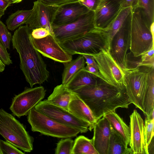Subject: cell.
Returning <instances> with one entry per match:
<instances>
[{"instance_id": "f546056e", "label": "cell", "mask_w": 154, "mask_h": 154, "mask_svg": "<svg viewBox=\"0 0 154 154\" xmlns=\"http://www.w3.org/2000/svg\"><path fill=\"white\" fill-rule=\"evenodd\" d=\"M74 141L71 138L62 139L57 143L55 154H71Z\"/></svg>"}, {"instance_id": "ffe728a7", "label": "cell", "mask_w": 154, "mask_h": 154, "mask_svg": "<svg viewBox=\"0 0 154 154\" xmlns=\"http://www.w3.org/2000/svg\"><path fill=\"white\" fill-rule=\"evenodd\" d=\"M102 80L84 68L76 73L66 86L72 91L84 86L95 85Z\"/></svg>"}, {"instance_id": "7402d4cb", "label": "cell", "mask_w": 154, "mask_h": 154, "mask_svg": "<svg viewBox=\"0 0 154 154\" xmlns=\"http://www.w3.org/2000/svg\"><path fill=\"white\" fill-rule=\"evenodd\" d=\"M109 122L111 126L123 138L126 145L129 144L130 138V129L123 119L113 111L103 116Z\"/></svg>"}, {"instance_id": "ab89813d", "label": "cell", "mask_w": 154, "mask_h": 154, "mask_svg": "<svg viewBox=\"0 0 154 154\" xmlns=\"http://www.w3.org/2000/svg\"><path fill=\"white\" fill-rule=\"evenodd\" d=\"M122 3V8L131 7L132 9L138 7L137 0H119Z\"/></svg>"}, {"instance_id": "30bf717a", "label": "cell", "mask_w": 154, "mask_h": 154, "mask_svg": "<svg viewBox=\"0 0 154 154\" xmlns=\"http://www.w3.org/2000/svg\"><path fill=\"white\" fill-rule=\"evenodd\" d=\"M36 109L56 121L78 129L81 133L89 130V124L75 116L68 111L49 103L47 100L41 101L35 107Z\"/></svg>"}, {"instance_id": "4dcf8cb0", "label": "cell", "mask_w": 154, "mask_h": 154, "mask_svg": "<svg viewBox=\"0 0 154 154\" xmlns=\"http://www.w3.org/2000/svg\"><path fill=\"white\" fill-rule=\"evenodd\" d=\"M141 55L135 57L130 51L126 54L124 61L123 69L133 70L141 66Z\"/></svg>"}, {"instance_id": "9c48e42d", "label": "cell", "mask_w": 154, "mask_h": 154, "mask_svg": "<svg viewBox=\"0 0 154 154\" xmlns=\"http://www.w3.org/2000/svg\"><path fill=\"white\" fill-rule=\"evenodd\" d=\"M92 55L104 81L119 89L125 88L123 69L115 60L109 51L102 49L99 53Z\"/></svg>"}, {"instance_id": "d590c367", "label": "cell", "mask_w": 154, "mask_h": 154, "mask_svg": "<svg viewBox=\"0 0 154 154\" xmlns=\"http://www.w3.org/2000/svg\"><path fill=\"white\" fill-rule=\"evenodd\" d=\"M0 60L5 65H9L12 63L10 54L7 49L0 42Z\"/></svg>"}, {"instance_id": "7dc6e473", "label": "cell", "mask_w": 154, "mask_h": 154, "mask_svg": "<svg viewBox=\"0 0 154 154\" xmlns=\"http://www.w3.org/2000/svg\"><path fill=\"white\" fill-rule=\"evenodd\" d=\"M5 14V12L0 10V18Z\"/></svg>"}, {"instance_id": "b9f144b4", "label": "cell", "mask_w": 154, "mask_h": 154, "mask_svg": "<svg viewBox=\"0 0 154 154\" xmlns=\"http://www.w3.org/2000/svg\"><path fill=\"white\" fill-rule=\"evenodd\" d=\"M84 68L88 72L104 81V79L100 74L98 69L96 67L92 66L87 65L86 66H85Z\"/></svg>"}, {"instance_id": "ee69618b", "label": "cell", "mask_w": 154, "mask_h": 154, "mask_svg": "<svg viewBox=\"0 0 154 154\" xmlns=\"http://www.w3.org/2000/svg\"><path fill=\"white\" fill-rule=\"evenodd\" d=\"M154 137L147 146L148 154H154Z\"/></svg>"}, {"instance_id": "2e32d148", "label": "cell", "mask_w": 154, "mask_h": 154, "mask_svg": "<svg viewBox=\"0 0 154 154\" xmlns=\"http://www.w3.org/2000/svg\"><path fill=\"white\" fill-rule=\"evenodd\" d=\"M130 138L129 143L133 154H148L144 141V122L135 109L130 116Z\"/></svg>"}, {"instance_id": "44dd1931", "label": "cell", "mask_w": 154, "mask_h": 154, "mask_svg": "<svg viewBox=\"0 0 154 154\" xmlns=\"http://www.w3.org/2000/svg\"><path fill=\"white\" fill-rule=\"evenodd\" d=\"M73 93L72 91L62 84L54 88L47 100L52 104L68 111L69 105Z\"/></svg>"}, {"instance_id": "8fae6325", "label": "cell", "mask_w": 154, "mask_h": 154, "mask_svg": "<svg viewBox=\"0 0 154 154\" xmlns=\"http://www.w3.org/2000/svg\"><path fill=\"white\" fill-rule=\"evenodd\" d=\"M46 91L42 86L26 87L23 92L14 98L10 109L18 117L27 115L30 111L44 98Z\"/></svg>"}, {"instance_id": "f35d334b", "label": "cell", "mask_w": 154, "mask_h": 154, "mask_svg": "<svg viewBox=\"0 0 154 154\" xmlns=\"http://www.w3.org/2000/svg\"><path fill=\"white\" fill-rule=\"evenodd\" d=\"M46 5L60 6L63 5L79 1L80 0H38Z\"/></svg>"}, {"instance_id": "603a6c76", "label": "cell", "mask_w": 154, "mask_h": 154, "mask_svg": "<svg viewBox=\"0 0 154 154\" xmlns=\"http://www.w3.org/2000/svg\"><path fill=\"white\" fill-rule=\"evenodd\" d=\"M110 129L108 154H132L131 148L128 147L123 138L111 125Z\"/></svg>"}, {"instance_id": "277c9868", "label": "cell", "mask_w": 154, "mask_h": 154, "mask_svg": "<svg viewBox=\"0 0 154 154\" xmlns=\"http://www.w3.org/2000/svg\"><path fill=\"white\" fill-rule=\"evenodd\" d=\"M69 54L94 55L102 50L109 51L106 36L103 30L95 29L79 38L59 43Z\"/></svg>"}, {"instance_id": "74e56055", "label": "cell", "mask_w": 154, "mask_h": 154, "mask_svg": "<svg viewBox=\"0 0 154 154\" xmlns=\"http://www.w3.org/2000/svg\"><path fill=\"white\" fill-rule=\"evenodd\" d=\"M101 0H80L79 2L89 10L94 11L99 6Z\"/></svg>"}, {"instance_id": "c3c4849f", "label": "cell", "mask_w": 154, "mask_h": 154, "mask_svg": "<svg viewBox=\"0 0 154 154\" xmlns=\"http://www.w3.org/2000/svg\"><path fill=\"white\" fill-rule=\"evenodd\" d=\"M0 154H1V152H0Z\"/></svg>"}, {"instance_id": "3957f363", "label": "cell", "mask_w": 154, "mask_h": 154, "mask_svg": "<svg viewBox=\"0 0 154 154\" xmlns=\"http://www.w3.org/2000/svg\"><path fill=\"white\" fill-rule=\"evenodd\" d=\"M0 134L13 145L27 152L33 149L32 138L23 125L11 114L0 109Z\"/></svg>"}, {"instance_id": "6da1fadb", "label": "cell", "mask_w": 154, "mask_h": 154, "mask_svg": "<svg viewBox=\"0 0 154 154\" xmlns=\"http://www.w3.org/2000/svg\"><path fill=\"white\" fill-rule=\"evenodd\" d=\"M31 30L26 24L14 31L11 42L13 49L18 53L20 67L31 88L47 81L49 72L40 53L34 47Z\"/></svg>"}, {"instance_id": "f6af8a7d", "label": "cell", "mask_w": 154, "mask_h": 154, "mask_svg": "<svg viewBox=\"0 0 154 154\" xmlns=\"http://www.w3.org/2000/svg\"><path fill=\"white\" fill-rule=\"evenodd\" d=\"M5 66V65L0 60V72H2L4 71Z\"/></svg>"}, {"instance_id": "e0dca14e", "label": "cell", "mask_w": 154, "mask_h": 154, "mask_svg": "<svg viewBox=\"0 0 154 154\" xmlns=\"http://www.w3.org/2000/svg\"><path fill=\"white\" fill-rule=\"evenodd\" d=\"M90 10L79 1L59 6L52 23V27L66 25L74 22Z\"/></svg>"}, {"instance_id": "52a82bcc", "label": "cell", "mask_w": 154, "mask_h": 154, "mask_svg": "<svg viewBox=\"0 0 154 154\" xmlns=\"http://www.w3.org/2000/svg\"><path fill=\"white\" fill-rule=\"evenodd\" d=\"M151 68L141 66L133 70L123 69L124 85L129 101L143 112L144 98Z\"/></svg>"}, {"instance_id": "ac0fdd59", "label": "cell", "mask_w": 154, "mask_h": 154, "mask_svg": "<svg viewBox=\"0 0 154 154\" xmlns=\"http://www.w3.org/2000/svg\"><path fill=\"white\" fill-rule=\"evenodd\" d=\"M92 139L94 146L98 154H108L111 129L110 124L104 116L94 124Z\"/></svg>"}, {"instance_id": "60d3db41", "label": "cell", "mask_w": 154, "mask_h": 154, "mask_svg": "<svg viewBox=\"0 0 154 154\" xmlns=\"http://www.w3.org/2000/svg\"><path fill=\"white\" fill-rule=\"evenodd\" d=\"M81 55L84 57L87 65L93 66L98 69L97 63L92 55L88 54H82Z\"/></svg>"}, {"instance_id": "9a60e30c", "label": "cell", "mask_w": 154, "mask_h": 154, "mask_svg": "<svg viewBox=\"0 0 154 154\" xmlns=\"http://www.w3.org/2000/svg\"><path fill=\"white\" fill-rule=\"evenodd\" d=\"M119 0H101L94 11V23L96 28L103 30L111 23L122 8Z\"/></svg>"}, {"instance_id": "7a4b0ae2", "label": "cell", "mask_w": 154, "mask_h": 154, "mask_svg": "<svg viewBox=\"0 0 154 154\" xmlns=\"http://www.w3.org/2000/svg\"><path fill=\"white\" fill-rule=\"evenodd\" d=\"M72 91L97 120L118 108H128L131 104L125 88L119 89L102 80L95 85L84 86Z\"/></svg>"}, {"instance_id": "4316f807", "label": "cell", "mask_w": 154, "mask_h": 154, "mask_svg": "<svg viewBox=\"0 0 154 154\" xmlns=\"http://www.w3.org/2000/svg\"><path fill=\"white\" fill-rule=\"evenodd\" d=\"M98 154L93 144L92 139L82 135L77 137L74 143L71 154Z\"/></svg>"}, {"instance_id": "f1b7e54d", "label": "cell", "mask_w": 154, "mask_h": 154, "mask_svg": "<svg viewBox=\"0 0 154 154\" xmlns=\"http://www.w3.org/2000/svg\"><path fill=\"white\" fill-rule=\"evenodd\" d=\"M137 0L138 7L141 10L146 23L150 27L154 21V0Z\"/></svg>"}, {"instance_id": "8992f818", "label": "cell", "mask_w": 154, "mask_h": 154, "mask_svg": "<svg viewBox=\"0 0 154 154\" xmlns=\"http://www.w3.org/2000/svg\"><path fill=\"white\" fill-rule=\"evenodd\" d=\"M27 115L28 121L33 132L58 138L74 137L80 133L77 129L62 124L34 107L30 111Z\"/></svg>"}, {"instance_id": "bcb514c9", "label": "cell", "mask_w": 154, "mask_h": 154, "mask_svg": "<svg viewBox=\"0 0 154 154\" xmlns=\"http://www.w3.org/2000/svg\"><path fill=\"white\" fill-rule=\"evenodd\" d=\"M13 1L14 4L17 3L21 2L23 0H9Z\"/></svg>"}, {"instance_id": "5b68a950", "label": "cell", "mask_w": 154, "mask_h": 154, "mask_svg": "<svg viewBox=\"0 0 154 154\" xmlns=\"http://www.w3.org/2000/svg\"><path fill=\"white\" fill-rule=\"evenodd\" d=\"M154 37L140 9L132 8L130 51L138 57L154 48Z\"/></svg>"}, {"instance_id": "836d02e7", "label": "cell", "mask_w": 154, "mask_h": 154, "mask_svg": "<svg viewBox=\"0 0 154 154\" xmlns=\"http://www.w3.org/2000/svg\"><path fill=\"white\" fill-rule=\"evenodd\" d=\"M0 151L1 154H25L10 143L2 140H0Z\"/></svg>"}, {"instance_id": "d6986e66", "label": "cell", "mask_w": 154, "mask_h": 154, "mask_svg": "<svg viewBox=\"0 0 154 154\" xmlns=\"http://www.w3.org/2000/svg\"><path fill=\"white\" fill-rule=\"evenodd\" d=\"M68 111L78 118L88 123L91 131L98 120L83 100L74 92L69 103Z\"/></svg>"}, {"instance_id": "d4e9b609", "label": "cell", "mask_w": 154, "mask_h": 154, "mask_svg": "<svg viewBox=\"0 0 154 154\" xmlns=\"http://www.w3.org/2000/svg\"><path fill=\"white\" fill-rule=\"evenodd\" d=\"M132 11L131 7L122 8L110 25L106 29L103 30L106 36L109 50L111 42L113 36Z\"/></svg>"}, {"instance_id": "e575fe53", "label": "cell", "mask_w": 154, "mask_h": 154, "mask_svg": "<svg viewBox=\"0 0 154 154\" xmlns=\"http://www.w3.org/2000/svg\"><path fill=\"white\" fill-rule=\"evenodd\" d=\"M154 50L152 48L141 55V66L154 67Z\"/></svg>"}, {"instance_id": "7c38bea8", "label": "cell", "mask_w": 154, "mask_h": 154, "mask_svg": "<svg viewBox=\"0 0 154 154\" xmlns=\"http://www.w3.org/2000/svg\"><path fill=\"white\" fill-rule=\"evenodd\" d=\"M131 18L132 12L113 36L110 43V53L122 69L126 55L130 48Z\"/></svg>"}, {"instance_id": "83f0119b", "label": "cell", "mask_w": 154, "mask_h": 154, "mask_svg": "<svg viewBox=\"0 0 154 154\" xmlns=\"http://www.w3.org/2000/svg\"><path fill=\"white\" fill-rule=\"evenodd\" d=\"M32 11V9L18 10L11 14L6 21L7 29L11 31H14L24 24Z\"/></svg>"}, {"instance_id": "d6a6232c", "label": "cell", "mask_w": 154, "mask_h": 154, "mask_svg": "<svg viewBox=\"0 0 154 154\" xmlns=\"http://www.w3.org/2000/svg\"><path fill=\"white\" fill-rule=\"evenodd\" d=\"M12 36L7 26L0 20V42L6 49L10 48Z\"/></svg>"}, {"instance_id": "1f68e13d", "label": "cell", "mask_w": 154, "mask_h": 154, "mask_svg": "<svg viewBox=\"0 0 154 154\" xmlns=\"http://www.w3.org/2000/svg\"><path fill=\"white\" fill-rule=\"evenodd\" d=\"M154 119L146 117L143 128L144 142L147 150V146L154 136Z\"/></svg>"}, {"instance_id": "7bdbcfd3", "label": "cell", "mask_w": 154, "mask_h": 154, "mask_svg": "<svg viewBox=\"0 0 154 154\" xmlns=\"http://www.w3.org/2000/svg\"><path fill=\"white\" fill-rule=\"evenodd\" d=\"M14 2L9 0H0V10L5 12L7 8Z\"/></svg>"}, {"instance_id": "484cf974", "label": "cell", "mask_w": 154, "mask_h": 154, "mask_svg": "<svg viewBox=\"0 0 154 154\" xmlns=\"http://www.w3.org/2000/svg\"><path fill=\"white\" fill-rule=\"evenodd\" d=\"M143 112L149 116L154 109V68H151L149 73L148 83L143 100Z\"/></svg>"}, {"instance_id": "8d00e7d4", "label": "cell", "mask_w": 154, "mask_h": 154, "mask_svg": "<svg viewBox=\"0 0 154 154\" xmlns=\"http://www.w3.org/2000/svg\"><path fill=\"white\" fill-rule=\"evenodd\" d=\"M50 32L43 28H38L32 30L31 36L35 39H40L44 38L50 34Z\"/></svg>"}, {"instance_id": "ba28073f", "label": "cell", "mask_w": 154, "mask_h": 154, "mask_svg": "<svg viewBox=\"0 0 154 154\" xmlns=\"http://www.w3.org/2000/svg\"><path fill=\"white\" fill-rule=\"evenodd\" d=\"M94 11H89L71 23L52 27L54 37L59 42L76 39L96 29Z\"/></svg>"}, {"instance_id": "cb8c5ba5", "label": "cell", "mask_w": 154, "mask_h": 154, "mask_svg": "<svg viewBox=\"0 0 154 154\" xmlns=\"http://www.w3.org/2000/svg\"><path fill=\"white\" fill-rule=\"evenodd\" d=\"M63 64L62 84L66 85L76 73L85 67V62L83 57L81 55L76 59Z\"/></svg>"}, {"instance_id": "4fadbf2b", "label": "cell", "mask_w": 154, "mask_h": 154, "mask_svg": "<svg viewBox=\"0 0 154 154\" xmlns=\"http://www.w3.org/2000/svg\"><path fill=\"white\" fill-rule=\"evenodd\" d=\"M59 6L50 5L39 0L33 2L32 11L25 23L30 29L43 28L54 36L52 23Z\"/></svg>"}, {"instance_id": "5bb4252c", "label": "cell", "mask_w": 154, "mask_h": 154, "mask_svg": "<svg viewBox=\"0 0 154 154\" xmlns=\"http://www.w3.org/2000/svg\"><path fill=\"white\" fill-rule=\"evenodd\" d=\"M32 39L34 48L43 56L63 63L72 60V55L64 50L51 34L40 39L32 37Z\"/></svg>"}]
</instances>
